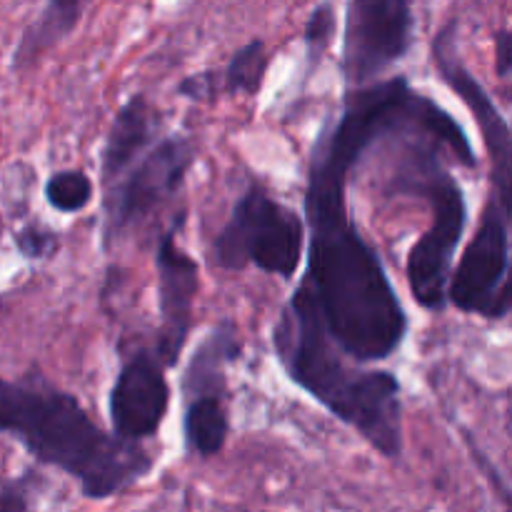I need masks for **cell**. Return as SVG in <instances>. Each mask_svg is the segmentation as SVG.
Here are the masks:
<instances>
[{
  "label": "cell",
  "instance_id": "6da1fadb",
  "mask_svg": "<svg viewBox=\"0 0 512 512\" xmlns=\"http://www.w3.org/2000/svg\"><path fill=\"white\" fill-rule=\"evenodd\" d=\"M435 100L405 78L348 88L338 120H328L313 143L305 188L308 268L295 298L308 303L328 338L355 363H378L398 353L408 315L373 245L348 215L350 170L373 145L443 118Z\"/></svg>",
  "mask_w": 512,
  "mask_h": 512
},
{
  "label": "cell",
  "instance_id": "7a4b0ae2",
  "mask_svg": "<svg viewBox=\"0 0 512 512\" xmlns=\"http://www.w3.org/2000/svg\"><path fill=\"white\" fill-rule=\"evenodd\" d=\"M0 433L18 440L35 460L70 475L90 500L115 498L153 470L143 445L100 428L75 395L40 375L0 378Z\"/></svg>",
  "mask_w": 512,
  "mask_h": 512
},
{
  "label": "cell",
  "instance_id": "3957f363",
  "mask_svg": "<svg viewBox=\"0 0 512 512\" xmlns=\"http://www.w3.org/2000/svg\"><path fill=\"white\" fill-rule=\"evenodd\" d=\"M273 348L288 378L353 428L385 458L403 453L400 380L388 370H358L328 338L315 310L290 295L273 328Z\"/></svg>",
  "mask_w": 512,
  "mask_h": 512
},
{
  "label": "cell",
  "instance_id": "277c9868",
  "mask_svg": "<svg viewBox=\"0 0 512 512\" xmlns=\"http://www.w3.org/2000/svg\"><path fill=\"white\" fill-rule=\"evenodd\" d=\"M398 143L400 158L395 165L393 190L418 195L433 208V225L408 255V283L420 308L443 310L448 305L455 250L468 228V203L455 175L445 168L443 148L465 168H478V158L463 125L450 115L438 123L408 130Z\"/></svg>",
  "mask_w": 512,
  "mask_h": 512
},
{
  "label": "cell",
  "instance_id": "5b68a950",
  "mask_svg": "<svg viewBox=\"0 0 512 512\" xmlns=\"http://www.w3.org/2000/svg\"><path fill=\"white\" fill-rule=\"evenodd\" d=\"M305 225L290 208L270 198L258 185L235 203L230 220L213 240V263L223 270L248 265L293 280L303 260Z\"/></svg>",
  "mask_w": 512,
  "mask_h": 512
},
{
  "label": "cell",
  "instance_id": "8992f818",
  "mask_svg": "<svg viewBox=\"0 0 512 512\" xmlns=\"http://www.w3.org/2000/svg\"><path fill=\"white\" fill-rule=\"evenodd\" d=\"M510 300V200L495 193L485 205L473 243L465 248L448 283V303L463 313L505 320Z\"/></svg>",
  "mask_w": 512,
  "mask_h": 512
},
{
  "label": "cell",
  "instance_id": "52a82bcc",
  "mask_svg": "<svg viewBox=\"0 0 512 512\" xmlns=\"http://www.w3.org/2000/svg\"><path fill=\"white\" fill-rule=\"evenodd\" d=\"M195 153L185 138H165L105 188L103 245L110 248L138 228L185 183Z\"/></svg>",
  "mask_w": 512,
  "mask_h": 512
},
{
  "label": "cell",
  "instance_id": "ba28073f",
  "mask_svg": "<svg viewBox=\"0 0 512 512\" xmlns=\"http://www.w3.org/2000/svg\"><path fill=\"white\" fill-rule=\"evenodd\" d=\"M410 0H350L343 40L348 88H360L393 68L413 45Z\"/></svg>",
  "mask_w": 512,
  "mask_h": 512
},
{
  "label": "cell",
  "instance_id": "9c48e42d",
  "mask_svg": "<svg viewBox=\"0 0 512 512\" xmlns=\"http://www.w3.org/2000/svg\"><path fill=\"white\" fill-rule=\"evenodd\" d=\"M185 215L180 213L173 228L165 230L155 250L158 268V310L160 333L155 340V355L165 368H173L180 360L190 328H193V303L200 288V268L178 245V230Z\"/></svg>",
  "mask_w": 512,
  "mask_h": 512
},
{
  "label": "cell",
  "instance_id": "30bf717a",
  "mask_svg": "<svg viewBox=\"0 0 512 512\" xmlns=\"http://www.w3.org/2000/svg\"><path fill=\"white\" fill-rule=\"evenodd\" d=\"M170 405L165 365L155 350H138L125 360L108 398L113 433L123 440L143 443L158 435Z\"/></svg>",
  "mask_w": 512,
  "mask_h": 512
},
{
  "label": "cell",
  "instance_id": "8fae6325",
  "mask_svg": "<svg viewBox=\"0 0 512 512\" xmlns=\"http://www.w3.org/2000/svg\"><path fill=\"white\" fill-rule=\"evenodd\" d=\"M433 58L438 65L440 75L445 83L465 100L470 110L475 113L478 128L483 133L485 145H488L490 160H493V183L495 193L500 198L510 200V125L495 108L493 98L488 90L478 83L473 73L465 68V63L458 55V23L450 20L443 25L433 43Z\"/></svg>",
  "mask_w": 512,
  "mask_h": 512
},
{
  "label": "cell",
  "instance_id": "7c38bea8",
  "mask_svg": "<svg viewBox=\"0 0 512 512\" xmlns=\"http://www.w3.org/2000/svg\"><path fill=\"white\" fill-rule=\"evenodd\" d=\"M160 130V113L148 103L145 95H133L115 115L110 133L100 153V173L108 188L120 178L148 145H153Z\"/></svg>",
  "mask_w": 512,
  "mask_h": 512
},
{
  "label": "cell",
  "instance_id": "4fadbf2b",
  "mask_svg": "<svg viewBox=\"0 0 512 512\" xmlns=\"http://www.w3.org/2000/svg\"><path fill=\"white\" fill-rule=\"evenodd\" d=\"M238 330L233 323H220L218 328L210 330L208 338L195 348L188 368L183 373V400L195 398V395H220L228 398V380H225V368L240 358Z\"/></svg>",
  "mask_w": 512,
  "mask_h": 512
},
{
  "label": "cell",
  "instance_id": "5bb4252c",
  "mask_svg": "<svg viewBox=\"0 0 512 512\" xmlns=\"http://www.w3.org/2000/svg\"><path fill=\"white\" fill-rule=\"evenodd\" d=\"M88 5L90 0H45V8L40 10L35 23L28 25L18 48H15L13 68H30V65L38 63L40 55H45L55 45L63 43L78 28Z\"/></svg>",
  "mask_w": 512,
  "mask_h": 512
},
{
  "label": "cell",
  "instance_id": "9a60e30c",
  "mask_svg": "<svg viewBox=\"0 0 512 512\" xmlns=\"http://www.w3.org/2000/svg\"><path fill=\"white\" fill-rule=\"evenodd\" d=\"M230 433V418L225 398L220 395H195L183 400V438L188 453L213 458L225 448Z\"/></svg>",
  "mask_w": 512,
  "mask_h": 512
},
{
  "label": "cell",
  "instance_id": "2e32d148",
  "mask_svg": "<svg viewBox=\"0 0 512 512\" xmlns=\"http://www.w3.org/2000/svg\"><path fill=\"white\" fill-rule=\"evenodd\" d=\"M268 70V50L263 40H250L238 48L223 73V90L228 95H258Z\"/></svg>",
  "mask_w": 512,
  "mask_h": 512
},
{
  "label": "cell",
  "instance_id": "e0dca14e",
  "mask_svg": "<svg viewBox=\"0 0 512 512\" xmlns=\"http://www.w3.org/2000/svg\"><path fill=\"white\" fill-rule=\"evenodd\" d=\"M93 198V180L83 170H60L45 183V200L58 213H80Z\"/></svg>",
  "mask_w": 512,
  "mask_h": 512
},
{
  "label": "cell",
  "instance_id": "ac0fdd59",
  "mask_svg": "<svg viewBox=\"0 0 512 512\" xmlns=\"http://www.w3.org/2000/svg\"><path fill=\"white\" fill-rule=\"evenodd\" d=\"M335 33V8L333 3H320L315 5L313 13H310L308 25H305V45H308V73L318 65V60L323 58L325 50H328L330 40Z\"/></svg>",
  "mask_w": 512,
  "mask_h": 512
},
{
  "label": "cell",
  "instance_id": "d6986e66",
  "mask_svg": "<svg viewBox=\"0 0 512 512\" xmlns=\"http://www.w3.org/2000/svg\"><path fill=\"white\" fill-rule=\"evenodd\" d=\"M15 248L28 260L50 258L60 248V235L43 223H28L15 233Z\"/></svg>",
  "mask_w": 512,
  "mask_h": 512
},
{
  "label": "cell",
  "instance_id": "ffe728a7",
  "mask_svg": "<svg viewBox=\"0 0 512 512\" xmlns=\"http://www.w3.org/2000/svg\"><path fill=\"white\" fill-rule=\"evenodd\" d=\"M215 83H218V78H215L213 70H205V73L185 78L183 83L178 85V95H183V98H190V100H198V103H205V100L215 98Z\"/></svg>",
  "mask_w": 512,
  "mask_h": 512
},
{
  "label": "cell",
  "instance_id": "44dd1931",
  "mask_svg": "<svg viewBox=\"0 0 512 512\" xmlns=\"http://www.w3.org/2000/svg\"><path fill=\"white\" fill-rule=\"evenodd\" d=\"M495 68L503 80L510 78L512 73V33L508 28H503L495 38Z\"/></svg>",
  "mask_w": 512,
  "mask_h": 512
},
{
  "label": "cell",
  "instance_id": "7402d4cb",
  "mask_svg": "<svg viewBox=\"0 0 512 512\" xmlns=\"http://www.w3.org/2000/svg\"><path fill=\"white\" fill-rule=\"evenodd\" d=\"M28 498H25V490L20 488L13 480L0 478V510H25L28 508Z\"/></svg>",
  "mask_w": 512,
  "mask_h": 512
}]
</instances>
